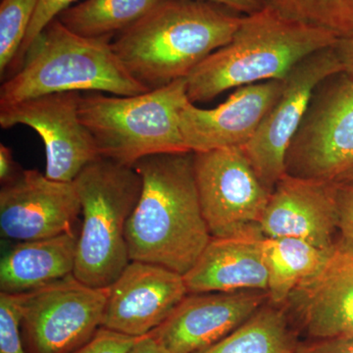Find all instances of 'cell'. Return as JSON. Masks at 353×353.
<instances>
[{
	"label": "cell",
	"instance_id": "6da1fadb",
	"mask_svg": "<svg viewBox=\"0 0 353 353\" xmlns=\"http://www.w3.org/2000/svg\"><path fill=\"white\" fill-rule=\"evenodd\" d=\"M134 168L143 188L127 222L130 259L183 276L212 238L199 203L194 152L150 155Z\"/></svg>",
	"mask_w": 353,
	"mask_h": 353
},
{
	"label": "cell",
	"instance_id": "7a4b0ae2",
	"mask_svg": "<svg viewBox=\"0 0 353 353\" xmlns=\"http://www.w3.org/2000/svg\"><path fill=\"white\" fill-rule=\"evenodd\" d=\"M243 17L199 0H165L118 34L114 52L130 75L148 90L187 78L226 46Z\"/></svg>",
	"mask_w": 353,
	"mask_h": 353
},
{
	"label": "cell",
	"instance_id": "3957f363",
	"mask_svg": "<svg viewBox=\"0 0 353 353\" xmlns=\"http://www.w3.org/2000/svg\"><path fill=\"white\" fill-rule=\"evenodd\" d=\"M339 39L263 7L243 17L232 41L192 70L185 78L188 97L194 104L208 102L231 88L283 80L299 62L334 48Z\"/></svg>",
	"mask_w": 353,
	"mask_h": 353
},
{
	"label": "cell",
	"instance_id": "277c9868",
	"mask_svg": "<svg viewBox=\"0 0 353 353\" xmlns=\"http://www.w3.org/2000/svg\"><path fill=\"white\" fill-rule=\"evenodd\" d=\"M109 41L79 36L57 18L51 21L30 44L19 68L2 83L0 104L61 92L117 97L150 92L130 75Z\"/></svg>",
	"mask_w": 353,
	"mask_h": 353
},
{
	"label": "cell",
	"instance_id": "5b68a950",
	"mask_svg": "<svg viewBox=\"0 0 353 353\" xmlns=\"http://www.w3.org/2000/svg\"><path fill=\"white\" fill-rule=\"evenodd\" d=\"M189 101L183 78L132 97L82 95L79 114L99 157L134 167L150 155L190 152L180 129V111Z\"/></svg>",
	"mask_w": 353,
	"mask_h": 353
},
{
	"label": "cell",
	"instance_id": "8992f818",
	"mask_svg": "<svg viewBox=\"0 0 353 353\" xmlns=\"http://www.w3.org/2000/svg\"><path fill=\"white\" fill-rule=\"evenodd\" d=\"M74 183L83 221L73 275L83 284L106 289L131 262L126 226L143 180L134 167L99 157L80 172Z\"/></svg>",
	"mask_w": 353,
	"mask_h": 353
},
{
	"label": "cell",
	"instance_id": "52a82bcc",
	"mask_svg": "<svg viewBox=\"0 0 353 353\" xmlns=\"http://www.w3.org/2000/svg\"><path fill=\"white\" fill-rule=\"evenodd\" d=\"M194 167L202 215L212 238L263 236L260 223L272 192L243 148L194 152Z\"/></svg>",
	"mask_w": 353,
	"mask_h": 353
},
{
	"label": "cell",
	"instance_id": "ba28073f",
	"mask_svg": "<svg viewBox=\"0 0 353 353\" xmlns=\"http://www.w3.org/2000/svg\"><path fill=\"white\" fill-rule=\"evenodd\" d=\"M353 167V79L343 73L313 94L285 155L290 176L334 182Z\"/></svg>",
	"mask_w": 353,
	"mask_h": 353
},
{
	"label": "cell",
	"instance_id": "9c48e42d",
	"mask_svg": "<svg viewBox=\"0 0 353 353\" xmlns=\"http://www.w3.org/2000/svg\"><path fill=\"white\" fill-rule=\"evenodd\" d=\"M108 290L74 275L23 294V341L27 353H72L102 327Z\"/></svg>",
	"mask_w": 353,
	"mask_h": 353
},
{
	"label": "cell",
	"instance_id": "30bf717a",
	"mask_svg": "<svg viewBox=\"0 0 353 353\" xmlns=\"http://www.w3.org/2000/svg\"><path fill=\"white\" fill-rule=\"evenodd\" d=\"M343 73L334 48L306 57L284 79V88L253 138L243 146L265 187L273 192L285 172V155L316 88L330 77Z\"/></svg>",
	"mask_w": 353,
	"mask_h": 353
},
{
	"label": "cell",
	"instance_id": "8fae6325",
	"mask_svg": "<svg viewBox=\"0 0 353 353\" xmlns=\"http://www.w3.org/2000/svg\"><path fill=\"white\" fill-rule=\"evenodd\" d=\"M82 94L53 92L13 103L0 104V126L24 125L34 130L46 148V176L74 182L80 172L99 157L92 134L79 114Z\"/></svg>",
	"mask_w": 353,
	"mask_h": 353
},
{
	"label": "cell",
	"instance_id": "7c38bea8",
	"mask_svg": "<svg viewBox=\"0 0 353 353\" xmlns=\"http://www.w3.org/2000/svg\"><path fill=\"white\" fill-rule=\"evenodd\" d=\"M81 201L74 182L51 180L36 169L22 170L0 190V233L18 241L75 231Z\"/></svg>",
	"mask_w": 353,
	"mask_h": 353
},
{
	"label": "cell",
	"instance_id": "4fadbf2b",
	"mask_svg": "<svg viewBox=\"0 0 353 353\" xmlns=\"http://www.w3.org/2000/svg\"><path fill=\"white\" fill-rule=\"evenodd\" d=\"M283 306L309 340H353V243L336 240L326 263Z\"/></svg>",
	"mask_w": 353,
	"mask_h": 353
},
{
	"label": "cell",
	"instance_id": "5bb4252c",
	"mask_svg": "<svg viewBox=\"0 0 353 353\" xmlns=\"http://www.w3.org/2000/svg\"><path fill=\"white\" fill-rule=\"evenodd\" d=\"M108 290L102 327L134 338L161 326L189 294L183 275L141 261L130 262Z\"/></svg>",
	"mask_w": 353,
	"mask_h": 353
},
{
	"label": "cell",
	"instance_id": "9a60e30c",
	"mask_svg": "<svg viewBox=\"0 0 353 353\" xmlns=\"http://www.w3.org/2000/svg\"><path fill=\"white\" fill-rule=\"evenodd\" d=\"M268 301V292L256 290L188 294L150 334L168 353H199L238 329Z\"/></svg>",
	"mask_w": 353,
	"mask_h": 353
},
{
	"label": "cell",
	"instance_id": "2e32d148",
	"mask_svg": "<svg viewBox=\"0 0 353 353\" xmlns=\"http://www.w3.org/2000/svg\"><path fill=\"white\" fill-rule=\"evenodd\" d=\"M283 88L284 79L243 85L213 109L187 102L180 111L185 145L192 152L243 148L253 138Z\"/></svg>",
	"mask_w": 353,
	"mask_h": 353
},
{
	"label": "cell",
	"instance_id": "e0dca14e",
	"mask_svg": "<svg viewBox=\"0 0 353 353\" xmlns=\"http://www.w3.org/2000/svg\"><path fill=\"white\" fill-rule=\"evenodd\" d=\"M265 238H292L332 250L339 234L336 183L285 174L272 192L260 223Z\"/></svg>",
	"mask_w": 353,
	"mask_h": 353
},
{
	"label": "cell",
	"instance_id": "ac0fdd59",
	"mask_svg": "<svg viewBox=\"0 0 353 353\" xmlns=\"http://www.w3.org/2000/svg\"><path fill=\"white\" fill-rule=\"evenodd\" d=\"M261 234L211 238L183 275L189 294L268 290Z\"/></svg>",
	"mask_w": 353,
	"mask_h": 353
},
{
	"label": "cell",
	"instance_id": "d6986e66",
	"mask_svg": "<svg viewBox=\"0 0 353 353\" xmlns=\"http://www.w3.org/2000/svg\"><path fill=\"white\" fill-rule=\"evenodd\" d=\"M78 232L19 241L0 261V292L24 294L73 275Z\"/></svg>",
	"mask_w": 353,
	"mask_h": 353
},
{
	"label": "cell",
	"instance_id": "ffe728a7",
	"mask_svg": "<svg viewBox=\"0 0 353 353\" xmlns=\"http://www.w3.org/2000/svg\"><path fill=\"white\" fill-rule=\"evenodd\" d=\"M333 250H322L299 239L264 238L269 301L276 305H284L304 280L321 269Z\"/></svg>",
	"mask_w": 353,
	"mask_h": 353
},
{
	"label": "cell",
	"instance_id": "44dd1931",
	"mask_svg": "<svg viewBox=\"0 0 353 353\" xmlns=\"http://www.w3.org/2000/svg\"><path fill=\"white\" fill-rule=\"evenodd\" d=\"M299 345L284 306L268 301L238 329L199 353H297Z\"/></svg>",
	"mask_w": 353,
	"mask_h": 353
},
{
	"label": "cell",
	"instance_id": "7402d4cb",
	"mask_svg": "<svg viewBox=\"0 0 353 353\" xmlns=\"http://www.w3.org/2000/svg\"><path fill=\"white\" fill-rule=\"evenodd\" d=\"M165 0H85L58 16L70 31L85 38L111 39L143 19Z\"/></svg>",
	"mask_w": 353,
	"mask_h": 353
},
{
	"label": "cell",
	"instance_id": "603a6c76",
	"mask_svg": "<svg viewBox=\"0 0 353 353\" xmlns=\"http://www.w3.org/2000/svg\"><path fill=\"white\" fill-rule=\"evenodd\" d=\"M263 7L287 19L333 32L353 34V0H261Z\"/></svg>",
	"mask_w": 353,
	"mask_h": 353
},
{
	"label": "cell",
	"instance_id": "cb8c5ba5",
	"mask_svg": "<svg viewBox=\"0 0 353 353\" xmlns=\"http://www.w3.org/2000/svg\"><path fill=\"white\" fill-rule=\"evenodd\" d=\"M39 0H1L0 75L14 66L31 25Z\"/></svg>",
	"mask_w": 353,
	"mask_h": 353
},
{
	"label": "cell",
	"instance_id": "d4e9b609",
	"mask_svg": "<svg viewBox=\"0 0 353 353\" xmlns=\"http://www.w3.org/2000/svg\"><path fill=\"white\" fill-rule=\"evenodd\" d=\"M23 294L0 292V353H27L21 334Z\"/></svg>",
	"mask_w": 353,
	"mask_h": 353
},
{
	"label": "cell",
	"instance_id": "484cf974",
	"mask_svg": "<svg viewBox=\"0 0 353 353\" xmlns=\"http://www.w3.org/2000/svg\"><path fill=\"white\" fill-rule=\"evenodd\" d=\"M75 1L76 0H39L38 6H37L36 12H34L29 30H28L27 36H26L19 55L14 64L16 70L19 68L26 50H28L32 41L37 38V36L41 34L51 21L57 19L60 14L71 7V4Z\"/></svg>",
	"mask_w": 353,
	"mask_h": 353
},
{
	"label": "cell",
	"instance_id": "4316f807",
	"mask_svg": "<svg viewBox=\"0 0 353 353\" xmlns=\"http://www.w3.org/2000/svg\"><path fill=\"white\" fill-rule=\"evenodd\" d=\"M138 339L101 327L92 340L72 353H128Z\"/></svg>",
	"mask_w": 353,
	"mask_h": 353
},
{
	"label": "cell",
	"instance_id": "83f0119b",
	"mask_svg": "<svg viewBox=\"0 0 353 353\" xmlns=\"http://www.w3.org/2000/svg\"><path fill=\"white\" fill-rule=\"evenodd\" d=\"M334 183L339 216L338 240L353 243V185Z\"/></svg>",
	"mask_w": 353,
	"mask_h": 353
},
{
	"label": "cell",
	"instance_id": "f1b7e54d",
	"mask_svg": "<svg viewBox=\"0 0 353 353\" xmlns=\"http://www.w3.org/2000/svg\"><path fill=\"white\" fill-rule=\"evenodd\" d=\"M297 353H353V340H308L299 343Z\"/></svg>",
	"mask_w": 353,
	"mask_h": 353
},
{
	"label": "cell",
	"instance_id": "f546056e",
	"mask_svg": "<svg viewBox=\"0 0 353 353\" xmlns=\"http://www.w3.org/2000/svg\"><path fill=\"white\" fill-rule=\"evenodd\" d=\"M343 67V73L353 79V34L339 39L334 46Z\"/></svg>",
	"mask_w": 353,
	"mask_h": 353
},
{
	"label": "cell",
	"instance_id": "4dcf8cb0",
	"mask_svg": "<svg viewBox=\"0 0 353 353\" xmlns=\"http://www.w3.org/2000/svg\"><path fill=\"white\" fill-rule=\"evenodd\" d=\"M199 1L209 2L216 6L227 7L238 12L246 13L248 15L259 12L263 8L261 0H199Z\"/></svg>",
	"mask_w": 353,
	"mask_h": 353
},
{
	"label": "cell",
	"instance_id": "1f68e13d",
	"mask_svg": "<svg viewBox=\"0 0 353 353\" xmlns=\"http://www.w3.org/2000/svg\"><path fill=\"white\" fill-rule=\"evenodd\" d=\"M21 172V171H20ZM20 172L14 161L12 150L1 143L0 145V180L3 183L10 182Z\"/></svg>",
	"mask_w": 353,
	"mask_h": 353
},
{
	"label": "cell",
	"instance_id": "d6a6232c",
	"mask_svg": "<svg viewBox=\"0 0 353 353\" xmlns=\"http://www.w3.org/2000/svg\"><path fill=\"white\" fill-rule=\"evenodd\" d=\"M128 353H168L152 334L141 336Z\"/></svg>",
	"mask_w": 353,
	"mask_h": 353
},
{
	"label": "cell",
	"instance_id": "836d02e7",
	"mask_svg": "<svg viewBox=\"0 0 353 353\" xmlns=\"http://www.w3.org/2000/svg\"><path fill=\"white\" fill-rule=\"evenodd\" d=\"M336 183H345V185H353V167L352 168L348 169L347 172L339 176L336 181Z\"/></svg>",
	"mask_w": 353,
	"mask_h": 353
}]
</instances>
